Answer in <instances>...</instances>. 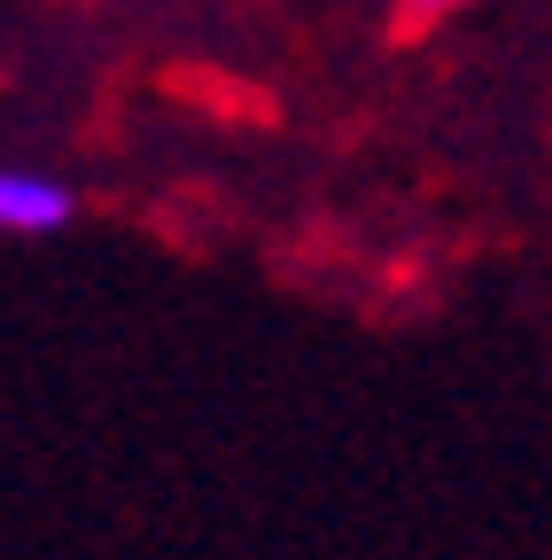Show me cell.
I'll list each match as a JSON object with an SVG mask.
<instances>
[{
    "mask_svg": "<svg viewBox=\"0 0 552 560\" xmlns=\"http://www.w3.org/2000/svg\"><path fill=\"white\" fill-rule=\"evenodd\" d=\"M71 210H79V195L62 179L0 164V234H62V226H71Z\"/></svg>",
    "mask_w": 552,
    "mask_h": 560,
    "instance_id": "6da1fadb",
    "label": "cell"
}]
</instances>
